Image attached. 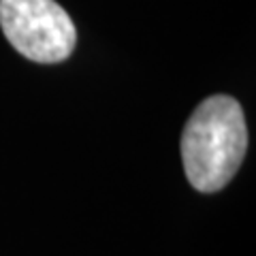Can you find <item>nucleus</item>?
Returning <instances> with one entry per match:
<instances>
[{
    "label": "nucleus",
    "instance_id": "f03ea898",
    "mask_svg": "<svg viewBox=\"0 0 256 256\" xmlns=\"http://www.w3.org/2000/svg\"><path fill=\"white\" fill-rule=\"evenodd\" d=\"M0 28L24 58L41 64L66 60L77 30L56 0H0Z\"/></svg>",
    "mask_w": 256,
    "mask_h": 256
},
{
    "label": "nucleus",
    "instance_id": "f257e3e1",
    "mask_svg": "<svg viewBox=\"0 0 256 256\" xmlns=\"http://www.w3.org/2000/svg\"><path fill=\"white\" fill-rule=\"evenodd\" d=\"M248 150L242 105L224 94L205 98L182 132L184 171L198 192H218L235 178Z\"/></svg>",
    "mask_w": 256,
    "mask_h": 256
}]
</instances>
